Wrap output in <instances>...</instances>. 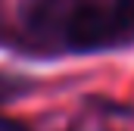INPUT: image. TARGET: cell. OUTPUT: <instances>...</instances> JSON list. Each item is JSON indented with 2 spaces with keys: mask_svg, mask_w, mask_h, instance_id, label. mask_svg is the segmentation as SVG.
<instances>
[{
  "mask_svg": "<svg viewBox=\"0 0 134 131\" xmlns=\"http://www.w3.org/2000/svg\"><path fill=\"white\" fill-rule=\"evenodd\" d=\"M59 28H63L66 44L75 47V50H100V47L128 44L112 3H94V0L72 3L63 13Z\"/></svg>",
  "mask_w": 134,
  "mask_h": 131,
  "instance_id": "1",
  "label": "cell"
},
{
  "mask_svg": "<svg viewBox=\"0 0 134 131\" xmlns=\"http://www.w3.org/2000/svg\"><path fill=\"white\" fill-rule=\"evenodd\" d=\"M112 9L119 16V25L128 41H134V0H112Z\"/></svg>",
  "mask_w": 134,
  "mask_h": 131,
  "instance_id": "2",
  "label": "cell"
},
{
  "mask_svg": "<svg viewBox=\"0 0 134 131\" xmlns=\"http://www.w3.org/2000/svg\"><path fill=\"white\" fill-rule=\"evenodd\" d=\"M22 91H25V84H22V81L0 75V106H3V103H9V100H16Z\"/></svg>",
  "mask_w": 134,
  "mask_h": 131,
  "instance_id": "3",
  "label": "cell"
},
{
  "mask_svg": "<svg viewBox=\"0 0 134 131\" xmlns=\"http://www.w3.org/2000/svg\"><path fill=\"white\" fill-rule=\"evenodd\" d=\"M0 131H28L22 122H16V119H9V116H0Z\"/></svg>",
  "mask_w": 134,
  "mask_h": 131,
  "instance_id": "4",
  "label": "cell"
}]
</instances>
